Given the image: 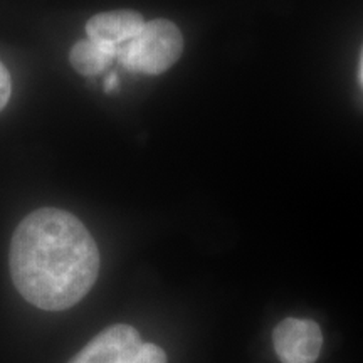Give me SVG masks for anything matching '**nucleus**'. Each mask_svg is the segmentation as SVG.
<instances>
[{
  "label": "nucleus",
  "instance_id": "7",
  "mask_svg": "<svg viewBox=\"0 0 363 363\" xmlns=\"http://www.w3.org/2000/svg\"><path fill=\"white\" fill-rule=\"evenodd\" d=\"M12 94V81L7 67L0 62V111L7 106Z\"/></svg>",
  "mask_w": 363,
  "mask_h": 363
},
{
  "label": "nucleus",
  "instance_id": "2",
  "mask_svg": "<svg viewBox=\"0 0 363 363\" xmlns=\"http://www.w3.org/2000/svg\"><path fill=\"white\" fill-rule=\"evenodd\" d=\"M184 51V38L174 22L155 19L145 24L135 39L118 48V61L131 72L155 76L179 61Z\"/></svg>",
  "mask_w": 363,
  "mask_h": 363
},
{
  "label": "nucleus",
  "instance_id": "4",
  "mask_svg": "<svg viewBox=\"0 0 363 363\" xmlns=\"http://www.w3.org/2000/svg\"><path fill=\"white\" fill-rule=\"evenodd\" d=\"M272 343L283 363H315L323 347V335L313 320L286 318L272 331Z\"/></svg>",
  "mask_w": 363,
  "mask_h": 363
},
{
  "label": "nucleus",
  "instance_id": "9",
  "mask_svg": "<svg viewBox=\"0 0 363 363\" xmlns=\"http://www.w3.org/2000/svg\"><path fill=\"white\" fill-rule=\"evenodd\" d=\"M360 76H362V83H363V57H362V71H360Z\"/></svg>",
  "mask_w": 363,
  "mask_h": 363
},
{
  "label": "nucleus",
  "instance_id": "6",
  "mask_svg": "<svg viewBox=\"0 0 363 363\" xmlns=\"http://www.w3.org/2000/svg\"><path fill=\"white\" fill-rule=\"evenodd\" d=\"M118 57L116 45L96 43V40L83 39L72 45L69 62L79 74L96 76L103 72Z\"/></svg>",
  "mask_w": 363,
  "mask_h": 363
},
{
  "label": "nucleus",
  "instance_id": "8",
  "mask_svg": "<svg viewBox=\"0 0 363 363\" xmlns=\"http://www.w3.org/2000/svg\"><path fill=\"white\" fill-rule=\"evenodd\" d=\"M116 86H118V79H116V76H115V74H110V76H108V79L104 81V88H106V91H113V89H116Z\"/></svg>",
  "mask_w": 363,
  "mask_h": 363
},
{
  "label": "nucleus",
  "instance_id": "3",
  "mask_svg": "<svg viewBox=\"0 0 363 363\" xmlns=\"http://www.w3.org/2000/svg\"><path fill=\"white\" fill-rule=\"evenodd\" d=\"M69 363H167L155 343H145L130 325H113L94 337Z\"/></svg>",
  "mask_w": 363,
  "mask_h": 363
},
{
  "label": "nucleus",
  "instance_id": "5",
  "mask_svg": "<svg viewBox=\"0 0 363 363\" xmlns=\"http://www.w3.org/2000/svg\"><path fill=\"white\" fill-rule=\"evenodd\" d=\"M147 21L135 11H110L96 13L86 24L88 39L110 45H123L143 30Z\"/></svg>",
  "mask_w": 363,
  "mask_h": 363
},
{
  "label": "nucleus",
  "instance_id": "1",
  "mask_svg": "<svg viewBox=\"0 0 363 363\" xmlns=\"http://www.w3.org/2000/svg\"><path fill=\"white\" fill-rule=\"evenodd\" d=\"M9 262L26 301L45 311H62L78 305L96 283L99 251L78 217L45 207L17 227Z\"/></svg>",
  "mask_w": 363,
  "mask_h": 363
}]
</instances>
